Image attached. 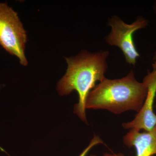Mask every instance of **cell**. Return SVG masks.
Masks as SVG:
<instances>
[{"mask_svg": "<svg viewBox=\"0 0 156 156\" xmlns=\"http://www.w3.org/2000/svg\"><path fill=\"white\" fill-rule=\"evenodd\" d=\"M108 50H100L94 53L82 50L75 56L65 57L68 66L65 74L58 82L57 90L61 95H67L76 90L79 102L74 106V112L83 122L87 123L86 102L95 83L105 78L108 68L107 59Z\"/></svg>", "mask_w": 156, "mask_h": 156, "instance_id": "1", "label": "cell"}, {"mask_svg": "<svg viewBox=\"0 0 156 156\" xmlns=\"http://www.w3.org/2000/svg\"><path fill=\"white\" fill-rule=\"evenodd\" d=\"M147 91L145 81H137L133 70L120 79L105 78L88 94L86 109H102L115 114L130 110L138 113L144 104Z\"/></svg>", "mask_w": 156, "mask_h": 156, "instance_id": "2", "label": "cell"}, {"mask_svg": "<svg viewBox=\"0 0 156 156\" xmlns=\"http://www.w3.org/2000/svg\"><path fill=\"white\" fill-rule=\"evenodd\" d=\"M26 33L18 14L6 3H0V45L16 56L20 63L28 65L25 55Z\"/></svg>", "mask_w": 156, "mask_h": 156, "instance_id": "3", "label": "cell"}, {"mask_svg": "<svg viewBox=\"0 0 156 156\" xmlns=\"http://www.w3.org/2000/svg\"><path fill=\"white\" fill-rule=\"evenodd\" d=\"M148 24V20L142 16H138L132 23L128 24L113 15L108 20V26L111 27V31L105 40L108 44L119 48L127 63L135 66L140 55L134 44L133 34L137 30L146 28Z\"/></svg>", "mask_w": 156, "mask_h": 156, "instance_id": "4", "label": "cell"}, {"mask_svg": "<svg viewBox=\"0 0 156 156\" xmlns=\"http://www.w3.org/2000/svg\"><path fill=\"white\" fill-rule=\"evenodd\" d=\"M143 80L147 84L148 91L144 104L140 111L131 122L123 123L125 129L140 131H150L156 126V115L154 112V103L156 95V71L148 72Z\"/></svg>", "mask_w": 156, "mask_h": 156, "instance_id": "5", "label": "cell"}, {"mask_svg": "<svg viewBox=\"0 0 156 156\" xmlns=\"http://www.w3.org/2000/svg\"><path fill=\"white\" fill-rule=\"evenodd\" d=\"M128 147L134 146L136 156H152L156 154V126L150 131L140 132L131 129L123 138Z\"/></svg>", "mask_w": 156, "mask_h": 156, "instance_id": "6", "label": "cell"}, {"mask_svg": "<svg viewBox=\"0 0 156 156\" xmlns=\"http://www.w3.org/2000/svg\"><path fill=\"white\" fill-rule=\"evenodd\" d=\"M103 142L99 136L95 135L94 137L92 138L91 140V142L89 144V145L87 147L86 149H84V150L82 152V153L80 154V156H86L87 154L88 153L89 151L92 148V147H94L95 146L97 145V144H103Z\"/></svg>", "mask_w": 156, "mask_h": 156, "instance_id": "7", "label": "cell"}, {"mask_svg": "<svg viewBox=\"0 0 156 156\" xmlns=\"http://www.w3.org/2000/svg\"><path fill=\"white\" fill-rule=\"evenodd\" d=\"M154 10L156 15V3L154 7ZM152 66L153 67V70L156 71V54H155L154 56L153 62L152 64Z\"/></svg>", "mask_w": 156, "mask_h": 156, "instance_id": "8", "label": "cell"}, {"mask_svg": "<svg viewBox=\"0 0 156 156\" xmlns=\"http://www.w3.org/2000/svg\"><path fill=\"white\" fill-rule=\"evenodd\" d=\"M90 156H96L95 155H91ZM103 156H124L122 154L119 153L118 154H109L105 153L103 155Z\"/></svg>", "mask_w": 156, "mask_h": 156, "instance_id": "9", "label": "cell"}, {"mask_svg": "<svg viewBox=\"0 0 156 156\" xmlns=\"http://www.w3.org/2000/svg\"><path fill=\"white\" fill-rule=\"evenodd\" d=\"M155 108H156V106H155Z\"/></svg>", "mask_w": 156, "mask_h": 156, "instance_id": "10", "label": "cell"}]
</instances>
